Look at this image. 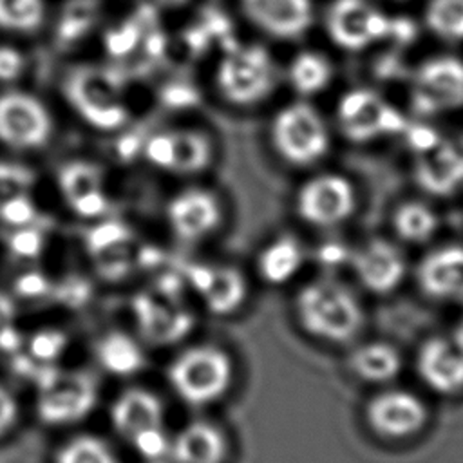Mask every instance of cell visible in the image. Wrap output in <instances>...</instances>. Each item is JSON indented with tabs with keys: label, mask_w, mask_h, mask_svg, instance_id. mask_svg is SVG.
Segmentation results:
<instances>
[{
	"label": "cell",
	"mask_w": 463,
	"mask_h": 463,
	"mask_svg": "<svg viewBox=\"0 0 463 463\" xmlns=\"http://www.w3.org/2000/svg\"><path fill=\"white\" fill-rule=\"evenodd\" d=\"M293 318L302 335L329 347H349L367 326L358 291L333 275L313 277L295 291Z\"/></svg>",
	"instance_id": "cell-1"
},
{
	"label": "cell",
	"mask_w": 463,
	"mask_h": 463,
	"mask_svg": "<svg viewBox=\"0 0 463 463\" xmlns=\"http://www.w3.org/2000/svg\"><path fill=\"white\" fill-rule=\"evenodd\" d=\"M233 374L232 356L212 344L183 349L166 369L172 391L190 407H204L221 400L230 391Z\"/></svg>",
	"instance_id": "cell-2"
},
{
	"label": "cell",
	"mask_w": 463,
	"mask_h": 463,
	"mask_svg": "<svg viewBox=\"0 0 463 463\" xmlns=\"http://www.w3.org/2000/svg\"><path fill=\"white\" fill-rule=\"evenodd\" d=\"M269 143L289 166L311 168L331 148L329 127L317 107L306 99L280 107L269 123Z\"/></svg>",
	"instance_id": "cell-3"
},
{
	"label": "cell",
	"mask_w": 463,
	"mask_h": 463,
	"mask_svg": "<svg viewBox=\"0 0 463 463\" xmlns=\"http://www.w3.org/2000/svg\"><path fill=\"white\" fill-rule=\"evenodd\" d=\"M432 420L427 400L396 383L373 389L362 405V423L383 443H407L421 436Z\"/></svg>",
	"instance_id": "cell-4"
},
{
	"label": "cell",
	"mask_w": 463,
	"mask_h": 463,
	"mask_svg": "<svg viewBox=\"0 0 463 463\" xmlns=\"http://www.w3.org/2000/svg\"><path fill=\"white\" fill-rule=\"evenodd\" d=\"M279 83L271 52L260 43H233L215 69L219 94L235 107H253L268 99Z\"/></svg>",
	"instance_id": "cell-5"
},
{
	"label": "cell",
	"mask_w": 463,
	"mask_h": 463,
	"mask_svg": "<svg viewBox=\"0 0 463 463\" xmlns=\"http://www.w3.org/2000/svg\"><path fill=\"white\" fill-rule=\"evenodd\" d=\"M110 425L146 461L168 458L163 402L145 387H128L110 405Z\"/></svg>",
	"instance_id": "cell-6"
},
{
	"label": "cell",
	"mask_w": 463,
	"mask_h": 463,
	"mask_svg": "<svg viewBox=\"0 0 463 463\" xmlns=\"http://www.w3.org/2000/svg\"><path fill=\"white\" fill-rule=\"evenodd\" d=\"M360 194L351 177L335 170L315 172L306 177L293 197L297 219L320 232L347 224L358 212Z\"/></svg>",
	"instance_id": "cell-7"
},
{
	"label": "cell",
	"mask_w": 463,
	"mask_h": 463,
	"mask_svg": "<svg viewBox=\"0 0 463 463\" xmlns=\"http://www.w3.org/2000/svg\"><path fill=\"white\" fill-rule=\"evenodd\" d=\"M36 414L52 427L74 425L85 420L98 403V382L81 369L47 367L34 380Z\"/></svg>",
	"instance_id": "cell-8"
},
{
	"label": "cell",
	"mask_w": 463,
	"mask_h": 463,
	"mask_svg": "<svg viewBox=\"0 0 463 463\" xmlns=\"http://www.w3.org/2000/svg\"><path fill=\"white\" fill-rule=\"evenodd\" d=\"M340 134L351 143H369L383 136L400 134L407 127L403 114L382 94L367 87H354L340 94L335 107Z\"/></svg>",
	"instance_id": "cell-9"
},
{
	"label": "cell",
	"mask_w": 463,
	"mask_h": 463,
	"mask_svg": "<svg viewBox=\"0 0 463 463\" xmlns=\"http://www.w3.org/2000/svg\"><path fill=\"white\" fill-rule=\"evenodd\" d=\"M409 103L421 118L463 109V60L452 54L425 58L412 72Z\"/></svg>",
	"instance_id": "cell-10"
},
{
	"label": "cell",
	"mask_w": 463,
	"mask_h": 463,
	"mask_svg": "<svg viewBox=\"0 0 463 463\" xmlns=\"http://www.w3.org/2000/svg\"><path fill=\"white\" fill-rule=\"evenodd\" d=\"M324 29L338 49L360 52L389 38L394 22L371 0H331L324 13Z\"/></svg>",
	"instance_id": "cell-11"
},
{
	"label": "cell",
	"mask_w": 463,
	"mask_h": 463,
	"mask_svg": "<svg viewBox=\"0 0 463 463\" xmlns=\"http://www.w3.org/2000/svg\"><path fill=\"white\" fill-rule=\"evenodd\" d=\"M356 284L369 295L389 297L402 288L409 275V260L396 239L369 237L349 257Z\"/></svg>",
	"instance_id": "cell-12"
},
{
	"label": "cell",
	"mask_w": 463,
	"mask_h": 463,
	"mask_svg": "<svg viewBox=\"0 0 463 463\" xmlns=\"http://www.w3.org/2000/svg\"><path fill=\"white\" fill-rule=\"evenodd\" d=\"M134 315L143 338L156 345L181 340L194 326V315L183 306L179 286L172 279L139 293Z\"/></svg>",
	"instance_id": "cell-13"
},
{
	"label": "cell",
	"mask_w": 463,
	"mask_h": 463,
	"mask_svg": "<svg viewBox=\"0 0 463 463\" xmlns=\"http://www.w3.org/2000/svg\"><path fill=\"white\" fill-rule=\"evenodd\" d=\"M54 132L47 105L34 94L5 90L0 94V143L13 150H38Z\"/></svg>",
	"instance_id": "cell-14"
},
{
	"label": "cell",
	"mask_w": 463,
	"mask_h": 463,
	"mask_svg": "<svg viewBox=\"0 0 463 463\" xmlns=\"http://www.w3.org/2000/svg\"><path fill=\"white\" fill-rule=\"evenodd\" d=\"M414 367L423 387L439 398L463 394V340L436 333L427 336L416 351Z\"/></svg>",
	"instance_id": "cell-15"
},
{
	"label": "cell",
	"mask_w": 463,
	"mask_h": 463,
	"mask_svg": "<svg viewBox=\"0 0 463 463\" xmlns=\"http://www.w3.org/2000/svg\"><path fill=\"white\" fill-rule=\"evenodd\" d=\"M145 159L157 170L170 174H199L213 159L208 136L194 128H166L145 141Z\"/></svg>",
	"instance_id": "cell-16"
},
{
	"label": "cell",
	"mask_w": 463,
	"mask_h": 463,
	"mask_svg": "<svg viewBox=\"0 0 463 463\" xmlns=\"http://www.w3.org/2000/svg\"><path fill=\"white\" fill-rule=\"evenodd\" d=\"M183 280L201 297L204 307L217 317L237 313L244 306L250 291L244 273L230 264H186Z\"/></svg>",
	"instance_id": "cell-17"
},
{
	"label": "cell",
	"mask_w": 463,
	"mask_h": 463,
	"mask_svg": "<svg viewBox=\"0 0 463 463\" xmlns=\"http://www.w3.org/2000/svg\"><path fill=\"white\" fill-rule=\"evenodd\" d=\"M414 279L420 293L434 304L463 302V242L432 246L420 259Z\"/></svg>",
	"instance_id": "cell-18"
},
{
	"label": "cell",
	"mask_w": 463,
	"mask_h": 463,
	"mask_svg": "<svg viewBox=\"0 0 463 463\" xmlns=\"http://www.w3.org/2000/svg\"><path fill=\"white\" fill-rule=\"evenodd\" d=\"M221 199L199 186L177 192L166 204V222L181 242H199L210 237L222 222Z\"/></svg>",
	"instance_id": "cell-19"
},
{
	"label": "cell",
	"mask_w": 463,
	"mask_h": 463,
	"mask_svg": "<svg viewBox=\"0 0 463 463\" xmlns=\"http://www.w3.org/2000/svg\"><path fill=\"white\" fill-rule=\"evenodd\" d=\"M244 16L266 36L297 40L315 22L313 0H241Z\"/></svg>",
	"instance_id": "cell-20"
},
{
	"label": "cell",
	"mask_w": 463,
	"mask_h": 463,
	"mask_svg": "<svg viewBox=\"0 0 463 463\" xmlns=\"http://www.w3.org/2000/svg\"><path fill=\"white\" fill-rule=\"evenodd\" d=\"M403 353L402 349L383 338L356 340L347 347L345 371L360 383L378 389L396 383L403 371Z\"/></svg>",
	"instance_id": "cell-21"
},
{
	"label": "cell",
	"mask_w": 463,
	"mask_h": 463,
	"mask_svg": "<svg viewBox=\"0 0 463 463\" xmlns=\"http://www.w3.org/2000/svg\"><path fill=\"white\" fill-rule=\"evenodd\" d=\"M58 188L65 204L85 219H101L110 206L101 168L90 161H71L58 172Z\"/></svg>",
	"instance_id": "cell-22"
},
{
	"label": "cell",
	"mask_w": 463,
	"mask_h": 463,
	"mask_svg": "<svg viewBox=\"0 0 463 463\" xmlns=\"http://www.w3.org/2000/svg\"><path fill=\"white\" fill-rule=\"evenodd\" d=\"M414 175L429 194H450L463 183V152L452 141L439 137L416 154Z\"/></svg>",
	"instance_id": "cell-23"
},
{
	"label": "cell",
	"mask_w": 463,
	"mask_h": 463,
	"mask_svg": "<svg viewBox=\"0 0 463 463\" xmlns=\"http://www.w3.org/2000/svg\"><path fill=\"white\" fill-rule=\"evenodd\" d=\"M226 458L228 439L210 421H190L170 438L168 459L172 463H224Z\"/></svg>",
	"instance_id": "cell-24"
},
{
	"label": "cell",
	"mask_w": 463,
	"mask_h": 463,
	"mask_svg": "<svg viewBox=\"0 0 463 463\" xmlns=\"http://www.w3.org/2000/svg\"><path fill=\"white\" fill-rule=\"evenodd\" d=\"M130 230L114 219L94 224L87 235V250L98 268L107 279H119L127 275L130 264Z\"/></svg>",
	"instance_id": "cell-25"
},
{
	"label": "cell",
	"mask_w": 463,
	"mask_h": 463,
	"mask_svg": "<svg viewBox=\"0 0 463 463\" xmlns=\"http://www.w3.org/2000/svg\"><path fill=\"white\" fill-rule=\"evenodd\" d=\"M306 248L291 233L273 237L257 255L255 268L262 282L284 286L291 282L306 266Z\"/></svg>",
	"instance_id": "cell-26"
},
{
	"label": "cell",
	"mask_w": 463,
	"mask_h": 463,
	"mask_svg": "<svg viewBox=\"0 0 463 463\" xmlns=\"http://www.w3.org/2000/svg\"><path fill=\"white\" fill-rule=\"evenodd\" d=\"M438 210L423 199H403L391 212V228L402 246H423L439 232Z\"/></svg>",
	"instance_id": "cell-27"
},
{
	"label": "cell",
	"mask_w": 463,
	"mask_h": 463,
	"mask_svg": "<svg viewBox=\"0 0 463 463\" xmlns=\"http://www.w3.org/2000/svg\"><path fill=\"white\" fill-rule=\"evenodd\" d=\"M96 362L103 371L114 376H132L146 364L139 342L125 331H109L94 345Z\"/></svg>",
	"instance_id": "cell-28"
},
{
	"label": "cell",
	"mask_w": 463,
	"mask_h": 463,
	"mask_svg": "<svg viewBox=\"0 0 463 463\" xmlns=\"http://www.w3.org/2000/svg\"><path fill=\"white\" fill-rule=\"evenodd\" d=\"M333 74L331 60L322 51L315 49L298 51L286 69L289 87L302 98H313L324 92L331 85Z\"/></svg>",
	"instance_id": "cell-29"
},
{
	"label": "cell",
	"mask_w": 463,
	"mask_h": 463,
	"mask_svg": "<svg viewBox=\"0 0 463 463\" xmlns=\"http://www.w3.org/2000/svg\"><path fill=\"white\" fill-rule=\"evenodd\" d=\"M67 335L60 329H40L24 338V345L13 354L14 369L31 380H34L47 367H54L56 360L67 349Z\"/></svg>",
	"instance_id": "cell-30"
},
{
	"label": "cell",
	"mask_w": 463,
	"mask_h": 463,
	"mask_svg": "<svg viewBox=\"0 0 463 463\" xmlns=\"http://www.w3.org/2000/svg\"><path fill=\"white\" fill-rule=\"evenodd\" d=\"M423 22L436 38L450 43L463 42V0H429Z\"/></svg>",
	"instance_id": "cell-31"
},
{
	"label": "cell",
	"mask_w": 463,
	"mask_h": 463,
	"mask_svg": "<svg viewBox=\"0 0 463 463\" xmlns=\"http://www.w3.org/2000/svg\"><path fill=\"white\" fill-rule=\"evenodd\" d=\"M47 14L45 0H0V31L29 34L42 27Z\"/></svg>",
	"instance_id": "cell-32"
},
{
	"label": "cell",
	"mask_w": 463,
	"mask_h": 463,
	"mask_svg": "<svg viewBox=\"0 0 463 463\" xmlns=\"http://www.w3.org/2000/svg\"><path fill=\"white\" fill-rule=\"evenodd\" d=\"M54 463H119V459L101 438L80 434L56 450Z\"/></svg>",
	"instance_id": "cell-33"
},
{
	"label": "cell",
	"mask_w": 463,
	"mask_h": 463,
	"mask_svg": "<svg viewBox=\"0 0 463 463\" xmlns=\"http://www.w3.org/2000/svg\"><path fill=\"white\" fill-rule=\"evenodd\" d=\"M36 183L34 172L20 163L0 161V204L5 201L31 194Z\"/></svg>",
	"instance_id": "cell-34"
},
{
	"label": "cell",
	"mask_w": 463,
	"mask_h": 463,
	"mask_svg": "<svg viewBox=\"0 0 463 463\" xmlns=\"http://www.w3.org/2000/svg\"><path fill=\"white\" fill-rule=\"evenodd\" d=\"M16 306L13 298L0 291V353L14 354L24 345V335L16 324Z\"/></svg>",
	"instance_id": "cell-35"
},
{
	"label": "cell",
	"mask_w": 463,
	"mask_h": 463,
	"mask_svg": "<svg viewBox=\"0 0 463 463\" xmlns=\"http://www.w3.org/2000/svg\"><path fill=\"white\" fill-rule=\"evenodd\" d=\"M38 221L27 224V226H20V228H11L13 233L7 239V246L9 250L24 259L29 257H36L40 255V251L45 246V232L42 226L36 224Z\"/></svg>",
	"instance_id": "cell-36"
},
{
	"label": "cell",
	"mask_w": 463,
	"mask_h": 463,
	"mask_svg": "<svg viewBox=\"0 0 463 463\" xmlns=\"http://www.w3.org/2000/svg\"><path fill=\"white\" fill-rule=\"evenodd\" d=\"M34 221H38V206L31 194L13 197L0 204V222L9 228L27 226Z\"/></svg>",
	"instance_id": "cell-37"
},
{
	"label": "cell",
	"mask_w": 463,
	"mask_h": 463,
	"mask_svg": "<svg viewBox=\"0 0 463 463\" xmlns=\"http://www.w3.org/2000/svg\"><path fill=\"white\" fill-rule=\"evenodd\" d=\"M25 71V58L22 51L11 45H0V81L13 83Z\"/></svg>",
	"instance_id": "cell-38"
},
{
	"label": "cell",
	"mask_w": 463,
	"mask_h": 463,
	"mask_svg": "<svg viewBox=\"0 0 463 463\" xmlns=\"http://www.w3.org/2000/svg\"><path fill=\"white\" fill-rule=\"evenodd\" d=\"M18 420V402L16 398L0 385V436L9 432Z\"/></svg>",
	"instance_id": "cell-39"
},
{
	"label": "cell",
	"mask_w": 463,
	"mask_h": 463,
	"mask_svg": "<svg viewBox=\"0 0 463 463\" xmlns=\"http://www.w3.org/2000/svg\"><path fill=\"white\" fill-rule=\"evenodd\" d=\"M43 288H45V280L42 275H25L18 284V289L24 295H40Z\"/></svg>",
	"instance_id": "cell-40"
}]
</instances>
